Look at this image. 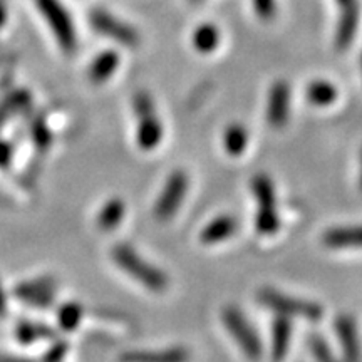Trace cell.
I'll return each instance as SVG.
<instances>
[{
	"label": "cell",
	"instance_id": "obj_34",
	"mask_svg": "<svg viewBox=\"0 0 362 362\" xmlns=\"http://www.w3.org/2000/svg\"><path fill=\"white\" fill-rule=\"evenodd\" d=\"M359 185H361V189H362V153H361V175H359Z\"/></svg>",
	"mask_w": 362,
	"mask_h": 362
},
{
	"label": "cell",
	"instance_id": "obj_15",
	"mask_svg": "<svg viewBox=\"0 0 362 362\" xmlns=\"http://www.w3.org/2000/svg\"><path fill=\"white\" fill-rule=\"evenodd\" d=\"M322 240L329 248H362V225L332 228L324 233Z\"/></svg>",
	"mask_w": 362,
	"mask_h": 362
},
{
	"label": "cell",
	"instance_id": "obj_33",
	"mask_svg": "<svg viewBox=\"0 0 362 362\" xmlns=\"http://www.w3.org/2000/svg\"><path fill=\"white\" fill-rule=\"evenodd\" d=\"M352 2H356V0H339V4H341L342 7H347V6H351Z\"/></svg>",
	"mask_w": 362,
	"mask_h": 362
},
{
	"label": "cell",
	"instance_id": "obj_27",
	"mask_svg": "<svg viewBox=\"0 0 362 362\" xmlns=\"http://www.w3.org/2000/svg\"><path fill=\"white\" fill-rule=\"evenodd\" d=\"M253 8L259 13L260 19L270 21L274 19L275 12H277V6H275V0H253Z\"/></svg>",
	"mask_w": 362,
	"mask_h": 362
},
{
	"label": "cell",
	"instance_id": "obj_22",
	"mask_svg": "<svg viewBox=\"0 0 362 362\" xmlns=\"http://www.w3.org/2000/svg\"><path fill=\"white\" fill-rule=\"evenodd\" d=\"M16 336L22 344H33L39 339L54 337L51 327L44 324H35L33 320H21L16 327Z\"/></svg>",
	"mask_w": 362,
	"mask_h": 362
},
{
	"label": "cell",
	"instance_id": "obj_24",
	"mask_svg": "<svg viewBox=\"0 0 362 362\" xmlns=\"http://www.w3.org/2000/svg\"><path fill=\"white\" fill-rule=\"evenodd\" d=\"M83 319V307L76 302H67L57 310V320L64 330H74Z\"/></svg>",
	"mask_w": 362,
	"mask_h": 362
},
{
	"label": "cell",
	"instance_id": "obj_32",
	"mask_svg": "<svg viewBox=\"0 0 362 362\" xmlns=\"http://www.w3.org/2000/svg\"><path fill=\"white\" fill-rule=\"evenodd\" d=\"M6 21H7V7L6 4L0 0V29H2L4 24H6Z\"/></svg>",
	"mask_w": 362,
	"mask_h": 362
},
{
	"label": "cell",
	"instance_id": "obj_7",
	"mask_svg": "<svg viewBox=\"0 0 362 362\" xmlns=\"http://www.w3.org/2000/svg\"><path fill=\"white\" fill-rule=\"evenodd\" d=\"M188 176L185 171L176 170L170 175L165 188L161 189L160 197L155 203V216L161 221H168L180 210L181 203L185 200V194L188 192Z\"/></svg>",
	"mask_w": 362,
	"mask_h": 362
},
{
	"label": "cell",
	"instance_id": "obj_6",
	"mask_svg": "<svg viewBox=\"0 0 362 362\" xmlns=\"http://www.w3.org/2000/svg\"><path fill=\"white\" fill-rule=\"evenodd\" d=\"M35 4L52 29L59 45L66 52H74L78 40H76L74 25H72V21L64 6L59 0H35Z\"/></svg>",
	"mask_w": 362,
	"mask_h": 362
},
{
	"label": "cell",
	"instance_id": "obj_35",
	"mask_svg": "<svg viewBox=\"0 0 362 362\" xmlns=\"http://www.w3.org/2000/svg\"><path fill=\"white\" fill-rule=\"evenodd\" d=\"M189 2H193V4H198V2H202V0H189Z\"/></svg>",
	"mask_w": 362,
	"mask_h": 362
},
{
	"label": "cell",
	"instance_id": "obj_4",
	"mask_svg": "<svg viewBox=\"0 0 362 362\" xmlns=\"http://www.w3.org/2000/svg\"><path fill=\"white\" fill-rule=\"evenodd\" d=\"M259 300L267 309L277 312V314L284 317H288V319L291 317H298V319L317 322L324 315V309L319 304H315V302L288 297L285 293L274 291V288H262L259 292Z\"/></svg>",
	"mask_w": 362,
	"mask_h": 362
},
{
	"label": "cell",
	"instance_id": "obj_11",
	"mask_svg": "<svg viewBox=\"0 0 362 362\" xmlns=\"http://www.w3.org/2000/svg\"><path fill=\"white\" fill-rule=\"evenodd\" d=\"M336 332L342 347V356L346 362H361V342L357 336L354 319L349 315H341L336 320Z\"/></svg>",
	"mask_w": 362,
	"mask_h": 362
},
{
	"label": "cell",
	"instance_id": "obj_16",
	"mask_svg": "<svg viewBox=\"0 0 362 362\" xmlns=\"http://www.w3.org/2000/svg\"><path fill=\"white\" fill-rule=\"evenodd\" d=\"M292 324L288 317L280 315L272 325V359L282 362L287 356L288 346H291Z\"/></svg>",
	"mask_w": 362,
	"mask_h": 362
},
{
	"label": "cell",
	"instance_id": "obj_1",
	"mask_svg": "<svg viewBox=\"0 0 362 362\" xmlns=\"http://www.w3.org/2000/svg\"><path fill=\"white\" fill-rule=\"evenodd\" d=\"M112 260L129 277L138 280L149 291L165 292L168 288V277L165 272L144 260L133 247L116 245L112 248Z\"/></svg>",
	"mask_w": 362,
	"mask_h": 362
},
{
	"label": "cell",
	"instance_id": "obj_19",
	"mask_svg": "<svg viewBox=\"0 0 362 362\" xmlns=\"http://www.w3.org/2000/svg\"><path fill=\"white\" fill-rule=\"evenodd\" d=\"M126 214V205L119 198H112V200L104 203L98 215V226L103 232H112L116 226L121 223Z\"/></svg>",
	"mask_w": 362,
	"mask_h": 362
},
{
	"label": "cell",
	"instance_id": "obj_8",
	"mask_svg": "<svg viewBox=\"0 0 362 362\" xmlns=\"http://www.w3.org/2000/svg\"><path fill=\"white\" fill-rule=\"evenodd\" d=\"M57 285L51 277H40L35 280H25L13 288V296L17 300L24 302L27 305L33 307H45L52 305L56 300Z\"/></svg>",
	"mask_w": 362,
	"mask_h": 362
},
{
	"label": "cell",
	"instance_id": "obj_3",
	"mask_svg": "<svg viewBox=\"0 0 362 362\" xmlns=\"http://www.w3.org/2000/svg\"><path fill=\"white\" fill-rule=\"evenodd\" d=\"M134 112L138 116L136 141L143 151H153L163 139V123L156 115L155 103L146 90H139L133 99Z\"/></svg>",
	"mask_w": 362,
	"mask_h": 362
},
{
	"label": "cell",
	"instance_id": "obj_26",
	"mask_svg": "<svg viewBox=\"0 0 362 362\" xmlns=\"http://www.w3.org/2000/svg\"><path fill=\"white\" fill-rule=\"evenodd\" d=\"M309 346L317 362H337L336 357L332 354V351H330L329 344L325 342V339L320 337L319 334H312L309 339Z\"/></svg>",
	"mask_w": 362,
	"mask_h": 362
},
{
	"label": "cell",
	"instance_id": "obj_21",
	"mask_svg": "<svg viewBox=\"0 0 362 362\" xmlns=\"http://www.w3.org/2000/svg\"><path fill=\"white\" fill-rule=\"evenodd\" d=\"M305 96L314 106H329L337 99V89L327 81H314L307 86Z\"/></svg>",
	"mask_w": 362,
	"mask_h": 362
},
{
	"label": "cell",
	"instance_id": "obj_12",
	"mask_svg": "<svg viewBox=\"0 0 362 362\" xmlns=\"http://www.w3.org/2000/svg\"><path fill=\"white\" fill-rule=\"evenodd\" d=\"M121 362H189V352L183 347L163 351H129L121 354Z\"/></svg>",
	"mask_w": 362,
	"mask_h": 362
},
{
	"label": "cell",
	"instance_id": "obj_28",
	"mask_svg": "<svg viewBox=\"0 0 362 362\" xmlns=\"http://www.w3.org/2000/svg\"><path fill=\"white\" fill-rule=\"evenodd\" d=\"M67 344L66 342H56L54 346L45 352L44 362H62L64 356L67 354Z\"/></svg>",
	"mask_w": 362,
	"mask_h": 362
},
{
	"label": "cell",
	"instance_id": "obj_13",
	"mask_svg": "<svg viewBox=\"0 0 362 362\" xmlns=\"http://www.w3.org/2000/svg\"><path fill=\"white\" fill-rule=\"evenodd\" d=\"M238 228V221L232 215H221L218 218L211 220L203 232L200 233V240L205 245H215L221 243L223 240L233 237Z\"/></svg>",
	"mask_w": 362,
	"mask_h": 362
},
{
	"label": "cell",
	"instance_id": "obj_10",
	"mask_svg": "<svg viewBox=\"0 0 362 362\" xmlns=\"http://www.w3.org/2000/svg\"><path fill=\"white\" fill-rule=\"evenodd\" d=\"M291 115V88L285 81H277L270 88L267 99V121L272 128H284Z\"/></svg>",
	"mask_w": 362,
	"mask_h": 362
},
{
	"label": "cell",
	"instance_id": "obj_14",
	"mask_svg": "<svg viewBox=\"0 0 362 362\" xmlns=\"http://www.w3.org/2000/svg\"><path fill=\"white\" fill-rule=\"evenodd\" d=\"M357 24H359V4L352 2L351 6L342 7V16L339 19V27L336 34V47L344 51L349 47L352 39H354Z\"/></svg>",
	"mask_w": 362,
	"mask_h": 362
},
{
	"label": "cell",
	"instance_id": "obj_25",
	"mask_svg": "<svg viewBox=\"0 0 362 362\" xmlns=\"http://www.w3.org/2000/svg\"><path fill=\"white\" fill-rule=\"evenodd\" d=\"M30 133H33V141L39 151H47L52 144V133L42 116H35L30 123Z\"/></svg>",
	"mask_w": 362,
	"mask_h": 362
},
{
	"label": "cell",
	"instance_id": "obj_2",
	"mask_svg": "<svg viewBox=\"0 0 362 362\" xmlns=\"http://www.w3.org/2000/svg\"><path fill=\"white\" fill-rule=\"evenodd\" d=\"M252 193L257 200L255 226L260 235H274L279 232L280 220L277 214V198L274 183L269 176L260 173L252 180Z\"/></svg>",
	"mask_w": 362,
	"mask_h": 362
},
{
	"label": "cell",
	"instance_id": "obj_31",
	"mask_svg": "<svg viewBox=\"0 0 362 362\" xmlns=\"http://www.w3.org/2000/svg\"><path fill=\"white\" fill-rule=\"evenodd\" d=\"M0 362H34V361H30V359H24V357H17V356L0 354Z\"/></svg>",
	"mask_w": 362,
	"mask_h": 362
},
{
	"label": "cell",
	"instance_id": "obj_29",
	"mask_svg": "<svg viewBox=\"0 0 362 362\" xmlns=\"http://www.w3.org/2000/svg\"><path fill=\"white\" fill-rule=\"evenodd\" d=\"M12 161V146L0 139V168H7Z\"/></svg>",
	"mask_w": 362,
	"mask_h": 362
},
{
	"label": "cell",
	"instance_id": "obj_9",
	"mask_svg": "<svg viewBox=\"0 0 362 362\" xmlns=\"http://www.w3.org/2000/svg\"><path fill=\"white\" fill-rule=\"evenodd\" d=\"M90 24H93L98 33L115 39L116 42L128 45V47H134L139 42V35L133 27L117 21L116 17H112L111 13L104 11H94L90 13Z\"/></svg>",
	"mask_w": 362,
	"mask_h": 362
},
{
	"label": "cell",
	"instance_id": "obj_30",
	"mask_svg": "<svg viewBox=\"0 0 362 362\" xmlns=\"http://www.w3.org/2000/svg\"><path fill=\"white\" fill-rule=\"evenodd\" d=\"M7 293L4 291V285L0 282V319L7 315Z\"/></svg>",
	"mask_w": 362,
	"mask_h": 362
},
{
	"label": "cell",
	"instance_id": "obj_20",
	"mask_svg": "<svg viewBox=\"0 0 362 362\" xmlns=\"http://www.w3.org/2000/svg\"><path fill=\"white\" fill-rule=\"evenodd\" d=\"M248 144V133L245 126L233 123L223 133V148L230 156H240Z\"/></svg>",
	"mask_w": 362,
	"mask_h": 362
},
{
	"label": "cell",
	"instance_id": "obj_23",
	"mask_svg": "<svg viewBox=\"0 0 362 362\" xmlns=\"http://www.w3.org/2000/svg\"><path fill=\"white\" fill-rule=\"evenodd\" d=\"M218 42H220V33L215 25L203 24L198 27L197 30H194L193 45L197 51L208 54L218 47Z\"/></svg>",
	"mask_w": 362,
	"mask_h": 362
},
{
	"label": "cell",
	"instance_id": "obj_18",
	"mask_svg": "<svg viewBox=\"0 0 362 362\" xmlns=\"http://www.w3.org/2000/svg\"><path fill=\"white\" fill-rule=\"evenodd\" d=\"M119 64V56L115 51H104L94 59L89 67L90 83L101 84L115 74L116 67Z\"/></svg>",
	"mask_w": 362,
	"mask_h": 362
},
{
	"label": "cell",
	"instance_id": "obj_17",
	"mask_svg": "<svg viewBox=\"0 0 362 362\" xmlns=\"http://www.w3.org/2000/svg\"><path fill=\"white\" fill-rule=\"evenodd\" d=\"M33 104V96H30L29 90L19 89L13 90L12 94H7L6 98L0 103V128L8 123L12 116L25 112Z\"/></svg>",
	"mask_w": 362,
	"mask_h": 362
},
{
	"label": "cell",
	"instance_id": "obj_5",
	"mask_svg": "<svg viewBox=\"0 0 362 362\" xmlns=\"http://www.w3.org/2000/svg\"><path fill=\"white\" fill-rule=\"evenodd\" d=\"M221 320H223L226 330L232 334V337L238 344L243 354L252 361L260 359L262 352H264V346H262L259 334L248 322L247 317L237 307L230 305L225 307L223 312H221Z\"/></svg>",
	"mask_w": 362,
	"mask_h": 362
}]
</instances>
